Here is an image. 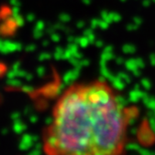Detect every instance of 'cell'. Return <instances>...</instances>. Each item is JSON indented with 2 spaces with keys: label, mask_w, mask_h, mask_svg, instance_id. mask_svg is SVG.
Instances as JSON below:
<instances>
[{
  "label": "cell",
  "mask_w": 155,
  "mask_h": 155,
  "mask_svg": "<svg viewBox=\"0 0 155 155\" xmlns=\"http://www.w3.org/2000/svg\"><path fill=\"white\" fill-rule=\"evenodd\" d=\"M139 109L104 79L75 82L52 107L42 134L45 155H127Z\"/></svg>",
  "instance_id": "obj_1"
}]
</instances>
